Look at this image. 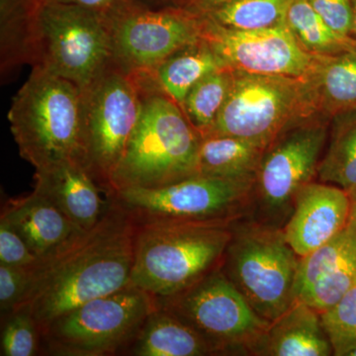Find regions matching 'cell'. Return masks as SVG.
Wrapping results in <instances>:
<instances>
[{
	"instance_id": "obj_2",
	"label": "cell",
	"mask_w": 356,
	"mask_h": 356,
	"mask_svg": "<svg viewBox=\"0 0 356 356\" xmlns=\"http://www.w3.org/2000/svg\"><path fill=\"white\" fill-rule=\"evenodd\" d=\"M136 76L142 88V112L108 196L128 188H159L197 175L200 134L151 77Z\"/></svg>"
},
{
	"instance_id": "obj_7",
	"label": "cell",
	"mask_w": 356,
	"mask_h": 356,
	"mask_svg": "<svg viewBox=\"0 0 356 356\" xmlns=\"http://www.w3.org/2000/svg\"><path fill=\"white\" fill-rule=\"evenodd\" d=\"M142 106L139 79L113 60L81 90L84 166L107 195Z\"/></svg>"
},
{
	"instance_id": "obj_21",
	"label": "cell",
	"mask_w": 356,
	"mask_h": 356,
	"mask_svg": "<svg viewBox=\"0 0 356 356\" xmlns=\"http://www.w3.org/2000/svg\"><path fill=\"white\" fill-rule=\"evenodd\" d=\"M227 67L202 38L173 53L147 72L159 90L172 98L181 108L191 88L204 77Z\"/></svg>"
},
{
	"instance_id": "obj_37",
	"label": "cell",
	"mask_w": 356,
	"mask_h": 356,
	"mask_svg": "<svg viewBox=\"0 0 356 356\" xmlns=\"http://www.w3.org/2000/svg\"><path fill=\"white\" fill-rule=\"evenodd\" d=\"M229 1L232 0H191L186 9L198 15H202Z\"/></svg>"
},
{
	"instance_id": "obj_3",
	"label": "cell",
	"mask_w": 356,
	"mask_h": 356,
	"mask_svg": "<svg viewBox=\"0 0 356 356\" xmlns=\"http://www.w3.org/2000/svg\"><path fill=\"white\" fill-rule=\"evenodd\" d=\"M235 221L136 224L131 285L163 299L222 266Z\"/></svg>"
},
{
	"instance_id": "obj_24",
	"label": "cell",
	"mask_w": 356,
	"mask_h": 356,
	"mask_svg": "<svg viewBox=\"0 0 356 356\" xmlns=\"http://www.w3.org/2000/svg\"><path fill=\"white\" fill-rule=\"evenodd\" d=\"M44 0H0L1 70L31 64L35 20Z\"/></svg>"
},
{
	"instance_id": "obj_11",
	"label": "cell",
	"mask_w": 356,
	"mask_h": 356,
	"mask_svg": "<svg viewBox=\"0 0 356 356\" xmlns=\"http://www.w3.org/2000/svg\"><path fill=\"white\" fill-rule=\"evenodd\" d=\"M330 119L314 117L284 131L266 147L257 168L250 217L285 226L300 191L318 177Z\"/></svg>"
},
{
	"instance_id": "obj_26",
	"label": "cell",
	"mask_w": 356,
	"mask_h": 356,
	"mask_svg": "<svg viewBox=\"0 0 356 356\" xmlns=\"http://www.w3.org/2000/svg\"><path fill=\"white\" fill-rule=\"evenodd\" d=\"M234 81V70L225 69L204 77L189 91L181 109L201 137L212 130L228 98Z\"/></svg>"
},
{
	"instance_id": "obj_27",
	"label": "cell",
	"mask_w": 356,
	"mask_h": 356,
	"mask_svg": "<svg viewBox=\"0 0 356 356\" xmlns=\"http://www.w3.org/2000/svg\"><path fill=\"white\" fill-rule=\"evenodd\" d=\"M291 0H232L202 14L225 27L257 30L286 24L288 6Z\"/></svg>"
},
{
	"instance_id": "obj_8",
	"label": "cell",
	"mask_w": 356,
	"mask_h": 356,
	"mask_svg": "<svg viewBox=\"0 0 356 356\" xmlns=\"http://www.w3.org/2000/svg\"><path fill=\"white\" fill-rule=\"evenodd\" d=\"M112 62L106 16L83 7L44 2L33 31L31 65L83 90Z\"/></svg>"
},
{
	"instance_id": "obj_38",
	"label": "cell",
	"mask_w": 356,
	"mask_h": 356,
	"mask_svg": "<svg viewBox=\"0 0 356 356\" xmlns=\"http://www.w3.org/2000/svg\"><path fill=\"white\" fill-rule=\"evenodd\" d=\"M348 192L350 201V214L344 229L356 242V189Z\"/></svg>"
},
{
	"instance_id": "obj_16",
	"label": "cell",
	"mask_w": 356,
	"mask_h": 356,
	"mask_svg": "<svg viewBox=\"0 0 356 356\" xmlns=\"http://www.w3.org/2000/svg\"><path fill=\"white\" fill-rule=\"evenodd\" d=\"M34 179L33 191L48 199L79 228H92L108 208L110 197L103 199L104 191L76 159L37 170Z\"/></svg>"
},
{
	"instance_id": "obj_25",
	"label": "cell",
	"mask_w": 356,
	"mask_h": 356,
	"mask_svg": "<svg viewBox=\"0 0 356 356\" xmlns=\"http://www.w3.org/2000/svg\"><path fill=\"white\" fill-rule=\"evenodd\" d=\"M285 23L300 46L311 55L332 56L356 51V40L334 32L308 0H291Z\"/></svg>"
},
{
	"instance_id": "obj_5",
	"label": "cell",
	"mask_w": 356,
	"mask_h": 356,
	"mask_svg": "<svg viewBox=\"0 0 356 356\" xmlns=\"http://www.w3.org/2000/svg\"><path fill=\"white\" fill-rule=\"evenodd\" d=\"M221 269L261 318L273 322L296 301L300 257L283 229L245 216L232 226Z\"/></svg>"
},
{
	"instance_id": "obj_10",
	"label": "cell",
	"mask_w": 356,
	"mask_h": 356,
	"mask_svg": "<svg viewBox=\"0 0 356 356\" xmlns=\"http://www.w3.org/2000/svg\"><path fill=\"white\" fill-rule=\"evenodd\" d=\"M156 302L197 332L214 355H252L270 324L252 308L221 267L184 291Z\"/></svg>"
},
{
	"instance_id": "obj_20",
	"label": "cell",
	"mask_w": 356,
	"mask_h": 356,
	"mask_svg": "<svg viewBox=\"0 0 356 356\" xmlns=\"http://www.w3.org/2000/svg\"><path fill=\"white\" fill-rule=\"evenodd\" d=\"M128 351L136 356L214 355L209 344L197 332L158 305Z\"/></svg>"
},
{
	"instance_id": "obj_23",
	"label": "cell",
	"mask_w": 356,
	"mask_h": 356,
	"mask_svg": "<svg viewBox=\"0 0 356 356\" xmlns=\"http://www.w3.org/2000/svg\"><path fill=\"white\" fill-rule=\"evenodd\" d=\"M330 142L318 168L321 182L356 189V108L331 119Z\"/></svg>"
},
{
	"instance_id": "obj_15",
	"label": "cell",
	"mask_w": 356,
	"mask_h": 356,
	"mask_svg": "<svg viewBox=\"0 0 356 356\" xmlns=\"http://www.w3.org/2000/svg\"><path fill=\"white\" fill-rule=\"evenodd\" d=\"M348 192L324 182H311L300 191L283 227L286 242L299 257H306L346 229L350 214Z\"/></svg>"
},
{
	"instance_id": "obj_17",
	"label": "cell",
	"mask_w": 356,
	"mask_h": 356,
	"mask_svg": "<svg viewBox=\"0 0 356 356\" xmlns=\"http://www.w3.org/2000/svg\"><path fill=\"white\" fill-rule=\"evenodd\" d=\"M0 218L15 229L41 261L86 231L34 191L6 201Z\"/></svg>"
},
{
	"instance_id": "obj_32",
	"label": "cell",
	"mask_w": 356,
	"mask_h": 356,
	"mask_svg": "<svg viewBox=\"0 0 356 356\" xmlns=\"http://www.w3.org/2000/svg\"><path fill=\"white\" fill-rule=\"evenodd\" d=\"M31 267L0 264V311L2 317L15 310L24 300L31 281Z\"/></svg>"
},
{
	"instance_id": "obj_1",
	"label": "cell",
	"mask_w": 356,
	"mask_h": 356,
	"mask_svg": "<svg viewBox=\"0 0 356 356\" xmlns=\"http://www.w3.org/2000/svg\"><path fill=\"white\" fill-rule=\"evenodd\" d=\"M110 197V196H109ZM136 224L110 197L102 219L31 267L26 307L43 331L56 318L131 284Z\"/></svg>"
},
{
	"instance_id": "obj_40",
	"label": "cell",
	"mask_w": 356,
	"mask_h": 356,
	"mask_svg": "<svg viewBox=\"0 0 356 356\" xmlns=\"http://www.w3.org/2000/svg\"><path fill=\"white\" fill-rule=\"evenodd\" d=\"M353 10V37L356 40V0H351Z\"/></svg>"
},
{
	"instance_id": "obj_19",
	"label": "cell",
	"mask_w": 356,
	"mask_h": 356,
	"mask_svg": "<svg viewBox=\"0 0 356 356\" xmlns=\"http://www.w3.org/2000/svg\"><path fill=\"white\" fill-rule=\"evenodd\" d=\"M321 116L356 108V51L332 56H316L305 76Z\"/></svg>"
},
{
	"instance_id": "obj_4",
	"label": "cell",
	"mask_w": 356,
	"mask_h": 356,
	"mask_svg": "<svg viewBox=\"0 0 356 356\" xmlns=\"http://www.w3.org/2000/svg\"><path fill=\"white\" fill-rule=\"evenodd\" d=\"M8 120L20 156L35 170L65 159L84 165L81 90L72 81L33 67Z\"/></svg>"
},
{
	"instance_id": "obj_6",
	"label": "cell",
	"mask_w": 356,
	"mask_h": 356,
	"mask_svg": "<svg viewBox=\"0 0 356 356\" xmlns=\"http://www.w3.org/2000/svg\"><path fill=\"white\" fill-rule=\"evenodd\" d=\"M317 116L305 77L234 70L228 98L206 136H234L266 149L284 131Z\"/></svg>"
},
{
	"instance_id": "obj_14",
	"label": "cell",
	"mask_w": 356,
	"mask_h": 356,
	"mask_svg": "<svg viewBox=\"0 0 356 356\" xmlns=\"http://www.w3.org/2000/svg\"><path fill=\"white\" fill-rule=\"evenodd\" d=\"M201 16L200 37L229 69L250 72L305 77L316 56L304 50L286 24L257 30L225 27Z\"/></svg>"
},
{
	"instance_id": "obj_36",
	"label": "cell",
	"mask_w": 356,
	"mask_h": 356,
	"mask_svg": "<svg viewBox=\"0 0 356 356\" xmlns=\"http://www.w3.org/2000/svg\"><path fill=\"white\" fill-rule=\"evenodd\" d=\"M133 1L152 9H186L191 0H133Z\"/></svg>"
},
{
	"instance_id": "obj_35",
	"label": "cell",
	"mask_w": 356,
	"mask_h": 356,
	"mask_svg": "<svg viewBox=\"0 0 356 356\" xmlns=\"http://www.w3.org/2000/svg\"><path fill=\"white\" fill-rule=\"evenodd\" d=\"M126 1L127 0H44V2H51V3L83 7L105 16L108 15Z\"/></svg>"
},
{
	"instance_id": "obj_39",
	"label": "cell",
	"mask_w": 356,
	"mask_h": 356,
	"mask_svg": "<svg viewBox=\"0 0 356 356\" xmlns=\"http://www.w3.org/2000/svg\"><path fill=\"white\" fill-rule=\"evenodd\" d=\"M341 356H356V343L346 348V350L341 353Z\"/></svg>"
},
{
	"instance_id": "obj_34",
	"label": "cell",
	"mask_w": 356,
	"mask_h": 356,
	"mask_svg": "<svg viewBox=\"0 0 356 356\" xmlns=\"http://www.w3.org/2000/svg\"><path fill=\"white\" fill-rule=\"evenodd\" d=\"M308 1L314 10L334 32L341 36L353 37V10L351 0H308Z\"/></svg>"
},
{
	"instance_id": "obj_33",
	"label": "cell",
	"mask_w": 356,
	"mask_h": 356,
	"mask_svg": "<svg viewBox=\"0 0 356 356\" xmlns=\"http://www.w3.org/2000/svg\"><path fill=\"white\" fill-rule=\"evenodd\" d=\"M41 261L28 243L3 218H0V264L31 267Z\"/></svg>"
},
{
	"instance_id": "obj_29",
	"label": "cell",
	"mask_w": 356,
	"mask_h": 356,
	"mask_svg": "<svg viewBox=\"0 0 356 356\" xmlns=\"http://www.w3.org/2000/svg\"><path fill=\"white\" fill-rule=\"evenodd\" d=\"M2 356H34L42 350V334L31 312L19 307L2 317Z\"/></svg>"
},
{
	"instance_id": "obj_22",
	"label": "cell",
	"mask_w": 356,
	"mask_h": 356,
	"mask_svg": "<svg viewBox=\"0 0 356 356\" xmlns=\"http://www.w3.org/2000/svg\"><path fill=\"white\" fill-rule=\"evenodd\" d=\"M266 149L228 135L202 137L197 175L226 179H255Z\"/></svg>"
},
{
	"instance_id": "obj_28",
	"label": "cell",
	"mask_w": 356,
	"mask_h": 356,
	"mask_svg": "<svg viewBox=\"0 0 356 356\" xmlns=\"http://www.w3.org/2000/svg\"><path fill=\"white\" fill-rule=\"evenodd\" d=\"M356 261V242L343 229L322 247L300 257L295 294L296 300L301 293L321 276L331 273L343 264Z\"/></svg>"
},
{
	"instance_id": "obj_30",
	"label": "cell",
	"mask_w": 356,
	"mask_h": 356,
	"mask_svg": "<svg viewBox=\"0 0 356 356\" xmlns=\"http://www.w3.org/2000/svg\"><path fill=\"white\" fill-rule=\"evenodd\" d=\"M356 285V261L343 264L321 276L297 300L322 314L330 310Z\"/></svg>"
},
{
	"instance_id": "obj_12",
	"label": "cell",
	"mask_w": 356,
	"mask_h": 356,
	"mask_svg": "<svg viewBox=\"0 0 356 356\" xmlns=\"http://www.w3.org/2000/svg\"><path fill=\"white\" fill-rule=\"evenodd\" d=\"M255 179L194 175L159 188H128L110 196L136 224L236 221L250 216Z\"/></svg>"
},
{
	"instance_id": "obj_31",
	"label": "cell",
	"mask_w": 356,
	"mask_h": 356,
	"mask_svg": "<svg viewBox=\"0 0 356 356\" xmlns=\"http://www.w3.org/2000/svg\"><path fill=\"white\" fill-rule=\"evenodd\" d=\"M323 325L330 341L334 355L356 343V285L330 310L321 314Z\"/></svg>"
},
{
	"instance_id": "obj_13",
	"label": "cell",
	"mask_w": 356,
	"mask_h": 356,
	"mask_svg": "<svg viewBox=\"0 0 356 356\" xmlns=\"http://www.w3.org/2000/svg\"><path fill=\"white\" fill-rule=\"evenodd\" d=\"M112 60L129 74H147L200 39L201 16L184 8L152 9L127 0L106 16Z\"/></svg>"
},
{
	"instance_id": "obj_18",
	"label": "cell",
	"mask_w": 356,
	"mask_h": 356,
	"mask_svg": "<svg viewBox=\"0 0 356 356\" xmlns=\"http://www.w3.org/2000/svg\"><path fill=\"white\" fill-rule=\"evenodd\" d=\"M252 355H334L321 314L296 300L280 318L269 324Z\"/></svg>"
},
{
	"instance_id": "obj_9",
	"label": "cell",
	"mask_w": 356,
	"mask_h": 356,
	"mask_svg": "<svg viewBox=\"0 0 356 356\" xmlns=\"http://www.w3.org/2000/svg\"><path fill=\"white\" fill-rule=\"evenodd\" d=\"M156 309L154 297L130 284L54 320L42 331V350L58 356H107L128 351Z\"/></svg>"
}]
</instances>
